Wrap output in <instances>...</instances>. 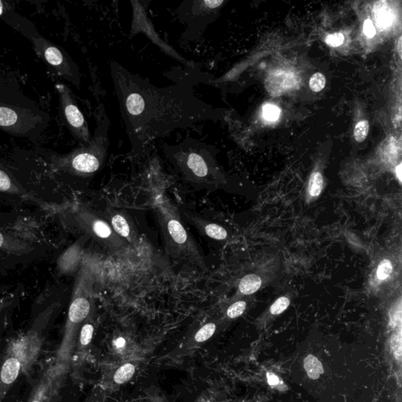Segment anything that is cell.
<instances>
[{
	"label": "cell",
	"mask_w": 402,
	"mask_h": 402,
	"mask_svg": "<svg viewBox=\"0 0 402 402\" xmlns=\"http://www.w3.org/2000/svg\"><path fill=\"white\" fill-rule=\"evenodd\" d=\"M110 69L126 135L135 153H143L153 141L175 130L216 116V110L193 92L195 82L204 76L198 73V69L177 84L157 88L116 61H111Z\"/></svg>",
	"instance_id": "1"
},
{
	"label": "cell",
	"mask_w": 402,
	"mask_h": 402,
	"mask_svg": "<svg viewBox=\"0 0 402 402\" xmlns=\"http://www.w3.org/2000/svg\"><path fill=\"white\" fill-rule=\"evenodd\" d=\"M208 148L207 144L189 138L176 145H164L163 152L185 179L207 185L214 182L216 172Z\"/></svg>",
	"instance_id": "2"
},
{
	"label": "cell",
	"mask_w": 402,
	"mask_h": 402,
	"mask_svg": "<svg viewBox=\"0 0 402 402\" xmlns=\"http://www.w3.org/2000/svg\"><path fill=\"white\" fill-rule=\"evenodd\" d=\"M110 120L105 113L101 116L98 126L89 143L81 145L69 154L55 158L57 167L72 175L90 177L104 167L108 153Z\"/></svg>",
	"instance_id": "3"
},
{
	"label": "cell",
	"mask_w": 402,
	"mask_h": 402,
	"mask_svg": "<svg viewBox=\"0 0 402 402\" xmlns=\"http://www.w3.org/2000/svg\"><path fill=\"white\" fill-rule=\"evenodd\" d=\"M93 285L94 276L91 268L87 265L81 269L76 279L68 313L62 343L57 353L59 362H66L69 360L79 329L91 314Z\"/></svg>",
	"instance_id": "4"
},
{
	"label": "cell",
	"mask_w": 402,
	"mask_h": 402,
	"mask_svg": "<svg viewBox=\"0 0 402 402\" xmlns=\"http://www.w3.org/2000/svg\"><path fill=\"white\" fill-rule=\"evenodd\" d=\"M158 213L169 252L175 257L201 264L203 260L198 247L184 227L176 210L167 203H162L159 205Z\"/></svg>",
	"instance_id": "5"
},
{
	"label": "cell",
	"mask_w": 402,
	"mask_h": 402,
	"mask_svg": "<svg viewBox=\"0 0 402 402\" xmlns=\"http://www.w3.org/2000/svg\"><path fill=\"white\" fill-rule=\"evenodd\" d=\"M133 9V20H132V29L130 32V39H132L134 35L138 33H143L146 35L147 37L157 45L162 51L170 56L172 58L175 59L176 61H179L181 64L184 65L187 69H196L197 66L194 63L188 61L185 57L177 52L174 48H172L168 44H166L161 38L159 36L158 34L156 32L155 29L153 27V24L147 15L146 9L144 6L145 2H140V1H131Z\"/></svg>",
	"instance_id": "6"
},
{
	"label": "cell",
	"mask_w": 402,
	"mask_h": 402,
	"mask_svg": "<svg viewBox=\"0 0 402 402\" xmlns=\"http://www.w3.org/2000/svg\"><path fill=\"white\" fill-rule=\"evenodd\" d=\"M56 90L59 94L61 112L71 133L81 145H87L91 139L86 119L79 110L68 87L58 83Z\"/></svg>",
	"instance_id": "7"
},
{
	"label": "cell",
	"mask_w": 402,
	"mask_h": 402,
	"mask_svg": "<svg viewBox=\"0 0 402 402\" xmlns=\"http://www.w3.org/2000/svg\"><path fill=\"white\" fill-rule=\"evenodd\" d=\"M79 220L82 227L94 239L110 251H117L126 247V242L114 232L104 218L88 210H82L79 213Z\"/></svg>",
	"instance_id": "8"
},
{
	"label": "cell",
	"mask_w": 402,
	"mask_h": 402,
	"mask_svg": "<svg viewBox=\"0 0 402 402\" xmlns=\"http://www.w3.org/2000/svg\"><path fill=\"white\" fill-rule=\"evenodd\" d=\"M35 44L46 61L55 68L60 74L71 81L79 82L77 71L73 69V65L61 50L44 39H36Z\"/></svg>",
	"instance_id": "9"
},
{
	"label": "cell",
	"mask_w": 402,
	"mask_h": 402,
	"mask_svg": "<svg viewBox=\"0 0 402 402\" xmlns=\"http://www.w3.org/2000/svg\"><path fill=\"white\" fill-rule=\"evenodd\" d=\"M104 219L109 222L114 232L126 243L135 245L138 242V234L133 221L126 212L109 207L104 211Z\"/></svg>",
	"instance_id": "10"
},
{
	"label": "cell",
	"mask_w": 402,
	"mask_h": 402,
	"mask_svg": "<svg viewBox=\"0 0 402 402\" xmlns=\"http://www.w3.org/2000/svg\"><path fill=\"white\" fill-rule=\"evenodd\" d=\"M20 362L16 356L7 357L0 366V395L8 390L18 376Z\"/></svg>",
	"instance_id": "11"
},
{
	"label": "cell",
	"mask_w": 402,
	"mask_h": 402,
	"mask_svg": "<svg viewBox=\"0 0 402 402\" xmlns=\"http://www.w3.org/2000/svg\"><path fill=\"white\" fill-rule=\"evenodd\" d=\"M82 258V247L79 243H76L59 258L57 262L59 270L62 273H73L80 264Z\"/></svg>",
	"instance_id": "12"
},
{
	"label": "cell",
	"mask_w": 402,
	"mask_h": 402,
	"mask_svg": "<svg viewBox=\"0 0 402 402\" xmlns=\"http://www.w3.org/2000/svg\"><path fill=\"white\" fill-rule=\"evenodd\" d=\"M187 216L191 222H193L194 226L199 229V231L205 235L206 237H208L209 238L216 240V241H223L227 238V231L225 228L219 226L218 224L207 222L205 219L193 216V215H188Z\"/></svg>",
	"instance_id": "13"
},
{
	"label": "cell",
	"mask_w": 402,
	"mask_h": 402,
	"mask_svg": "<svg viewBox=\"0 0 402 402\" xmlns=\"http://www.w3.org/2000/svg\"><path fill=\"white\" fill-rule=\"evenodd\" d=\"M22 117L17 111L7 106L0 105V126L17 129L22 124Z\"/></svg>",
	"instance_id": "14"
},
{
	"label": "cell",
	"mask_w": 402,
	"mask_h": 402,
	"mask_svg": "<svg viewBox=\"0 0 402 402\" xmlns=\"http://www.w3.org/2000/svg\"><path fill=\"white\" fill-rule=\"evenodd\" d=\"M303 365H304L305 371L310 379H318L324 373V368L322 362L312 354L306 356Z\"/></svg>",
	"instance_id": "15"
},
{
	"label": "cell",
	"mask_w": 402,
	"mask_h": 402,
	"mask_svg": "<svg viewBox=\"0 0 402 402\" xmlns=\"http://www.w3.org/2000/svg\"><path fill=\"white\" fill-rule=\"evenodd\" d=\"M94 332V323L91 314L82 324L79 332V347L80 349L86 348L91 344Z\"/></svg>",
	"instance_id": "16"
},
{
	"label": "cell",
	"mask_w": 402,
	"mask_h": 402,
	"mask_svg": "<svg viewBox=\"0 0 402 402\" xmlns=\"http://www.w3.org/2000/svg\"><path fill=\"white\" fill-rule=\"evenodd\" d=\"M261 285V278L258 275L248 274L241 279L239 284V290L244 294H254Z\"/></svg>",
	"instance_id": "17"
},
{
	"label": "cell",
	"mask_w": 402,
	"mask_h": 402,
	"mask_svg": "<svg viewBox=\"0 0 402 402\" xmlns=\"http://www.w3.org/2000/svg\"><path fill=\"white\" fill-rule=\"evenodd\" d=\"M136 367L134 364L128 363L123 364L115 372L113 375V381L117 385H122L126 384L128 381L132 379V377L135 375Z\"/></svg>",
	"instance_id": "18"
},
{
	"label": "cell",
	"mask_w": 402,
	"mask_h": 402,
	"mask_svg": "<svg viewBox=\"0 0 402 402\" xmlns=\"http://www.w3.org/2000/svg\"><path fill=\"white\" fill-rule=\"evenodd\" d=\"M0 191L10 193V194L20 193V188L17 186L15 181L12 179V177L1 164H0Z\"/></svg>",
	"instance_id": "19"
},
{
	"label": "cell",
	"mask_w": 402,
	"mask_h": 402,
	"mask_svg": "<svg viewBox=\"0 0 402 402\" xmlns=\"http://www.w3.org/2000/svg\"><path fill=\"white\" fill-rule=\"evenodd\" d=\"M323 176L320 172H315L310 175L309 180L308 193L310 197L316 198L322 194L323 188Z\"/></svg>",
	"instance_id": "20"
},
{
	"label": "cell",
	"mask_w": 402,
	"mask_h": 402,
	"mask_svg": "<svg viewBox=\"0 0 402 402\" xmlns=\"http://www.w3.org/2000/svg\"><path fill=\"white\" fill-rule=\"evenodd\" d=\"M216 331V325L214 322H209L196 332L194 340L197 344H202L211 338Z\"/></svg>",
	"instance_id": "21"
},
{
	"label": "cell",
	"mask_w": 402,
	"mask_h": 402,
	"mask_svg": "<svg viewBox=\"0 0 402 402\" xmlns=\"http://www.w3.org/2000/svg\"><path fill=\"white\" fill-rule=\"evenodd\" d=\"M48 380L44 379L34 390L29 402H44L48 389Z\"/></svg>",
	"instance_id": "22"
},
{
	"label": "cell",
	"mask_w": 402,
	"mask_h": 402,
	"mask_svg": "<svg viewBox=\"0 0 402 402\" xmlns=\"http://www.w3.org/2000/svg\"><path fill=\"white\" fill-rule=\"evenodd\" d=\"M393 266L389 259H384L379 263L376 271V278L379 281H385L392 273Z\"/></svg>",
	"instance_id": "23"
},
{
	"label": "cell",
	"mask_w": 402,
	"mask_h": 402,
	"mask_svg": "<svg viewBox=\"0 0 402 402\" xmlns=\"http://www.w3.org/2000/svg\"><path fill=\"white\" fill-rule=\"evenodd\" d=\"M369 131V123L368 120H362L356 125L354 129V138L357 142H363L366 138Z\"/></svg>",
	"instance_id": "24"
},
{
	"label": "cell",
	"mask_w": 402,
	"mask_h": 402,
	"mask_svg": "<svg viewBox=\"0 0 402 402\" xmlns=\"http://www.w3.org/2000/svg\"><path fill=\"white\" fill-rule=\"evenodd\" d=\"M391 344L394 357L398 362H400V358H401V328L400 326H399L398 331L394 334L391 338Z\"/></svg>",
	"instance_id": "25"
},
{
	"label": "cell",
	"mask_w": 402,
	"mask_h": 402,
	"mask_svg": "<svg viewBox=\"0 0 402 402\" xmlns=\"http://www.w3.org/2000/svg\"><path fill=\"white\" fill-rule=\"evenodd\" d=\"M326 79L322 73H316L310 79V88L313 92H320L325 88Z\"/></svg>",
	"instance_id": "26"
},
{
	"label": "cell",
	"mask_w": 402,
	"mask_h": 402,
	"mask_svg": "<svg viewBox=\"0 0 402 402\" xmlns=\"http://www.w3.org/2000/svg\"><path fill=\"white\" fill-rule=\"evenodd\" d=\"M246 306H247V304H246L245 302H236V303H232L229 308L227 309L226 315L230 319H235V318L242 315V313L245 311Z\"/></svg>",
	"instance_id": "27"
},
{
	"label": "cell",
	"mask_w": 402,
	"mask_h": 402,
	"mask_svg": "<svg viewBox=\"0 0 402 402\" xmlns=\"http://www.w3.org/2000/svg\"><path fill=\"white\" fill-rule=\"evenodd\" d=\"M390 316V325L392 328L400 326L401 322V301L399 300L397 304L392 307L389 313Z\"/></svg>",
	"instance_id": "28"
},
{
	"label": "cell",
	"mask_w": 402,
	"mask_h": 402,
	"mask_svg": "<svg viewBox=\"0 0 402 402\" xmlns=\"http://www.w3.org/2000/svg\"><path fill=\"white\" fill-rule=\"evenodd\" d=\"M290 305V300L287 297H280L270 307V313L273 315H279L285 311Z\"/></svg>",
	"instance_id": "29"
},
{
	"label": "cell",
	"mask_w": 402,
	"mask_h": 402,
	"mask_svg": "<svg viewBox=\"0 0 402 402\" xmlns=\"http://www.w3.org/2000/svg\"><path fill=\"white\" fill-rule=\"evenodd\" d=\"M263 114H264V117L266 120H269V121H275L279 118L281 110L278 108V106L273 105V104H265L263 107Z\"/></svg>",
	"instance_id": "30"
},
{
	"label": "cell",
	"mask_w": 402,
	"mask_h": 402,
	"mask_svg": "<svg viewBox=\"0 0 402 402\" xmlns=\"http://www.w3.org/2000/svg\"><path fill=\"white\" fill-rule=\"evenodd\" d=\"M344 41V35L342 33H334L327 36L326 43L330 47H340Z\"/></svg>",
	"instance_id": "31"
},
{
	"label": "cell",
	"mask_w": 402,
	"mask_h": 402,
	"mask_svg": "<svg viewBox=\"0 0 402 402\" xmlns=\"http://www.w3.org/2000/svg\"><path fill=\"white\" fill-rule=\"evenodd\" d=\"M363 30L365 35L369 38L373 37L374 35H375V32H375L373 23H372L370 19H367V20H365V23H364Z\"/></svg>",
	"instance_id": "32"
},
{
	"label": "cell",
	"mask_w": 402,
	"mask_h": 402,
	"mask_svg": "<svg viewBox=\"0 0 402 402\" xmlns=\"http://www.w3.org/2000/svg\"><path fill=\"white\" fill-rule=\"evenodd\" d=\"M266 377H267V382L269 386L273 387H277L281 384V379L279 377L273 373V372H268L266 373Z\"/></svg>",
	"instance_id": "33"
},
{
	"label": "cell",
	"mask_w": 402,
	"mask_h": 402,
	"mask_svg": "<svg viewBox=\"0 0 402 402\" xmlns=\"http://www.w3.org/2000/svg\"><path fill=\"white\" fill-rule=\"evenodd\" d=\"M148 396L149 402H167L164 397L160 396V394L155 391L150 392Z\"/></svg>",
	"instance_id": "34"
},
{
	"label": "cell",
	"mask_w": 402,
	"mask_h": 402,
	"mask_svg": "<svg viewBox=\"0 0 402 402\" xmlns=\"http://www.w3.org/2000/svg\"><path fill=\"white\" fill-rule=\"evenodd\" d=\"M395 173L396 176H397V179H398L399 182L401 183L402 181V164L401 163H399L398 166L396 167L395 169Z\"/></svg>",
	"instance_id": "35"
},
{
	"label": "cell",
	"mask_w": 402,
	"mask_h": 402,
	"mask_svg": "<svg viewBox=\"0 0 402 402\" xmlns=\"http://www.w3.org/2000/svg\"><path fill=\"white\" fill-rule=\"evenodd\" d=\"M402 37L400 36V38L398 39V42H397V51H398L399 57L400 58L402 57L401 51H402Z\"/></svg>",
	"instance_id": "36"
},
{
	"label": "cell",
	"mask_w": 402,
	"mask_h": 402,
	"mask_svg": "<svg viewBox=\"0 0 402 402\" xmlns=\"http://www.w3.org/2000/svg\"><path fill=\"white\" fill-rule=\"evenodd\" d=\"M4 244V236L0 234V247H2Z\"/></svg>",
	"instance_id": "37"
},
{
	"label": "cell",
	"mask_w": 402,
	"mask_h": 402,
	"mask_svg": "<svg viewBox=\"0 0 402 402\" xmlns=\"http://www.w3.org/2000/svg\"><path fill=\"white\" fill-rule=\"evenodd\" d=\"M2 10H3L2 4L0 3V14H2Z\"/></svg>",
	"instance_id": "38"
}]
</instances>
